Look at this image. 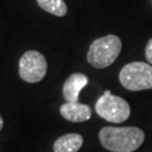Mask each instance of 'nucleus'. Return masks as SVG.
<instances>
[{
	"mask_svg": "<svg viewBox=\"0 0 152 152\" xmlns=\"http://www.w3.org/2000/svg\"><path fill=\"white\" fill-rule=\"evenodd\" d=\"M88 78L87 76L82 73H73L65 80L62 94L63 97L68 103H78L79 94L82 90V88L87 86Z\"/></svg>",
	"mask_w": 152,
	"mask_h": 152,
	"instance_id": "obj_6",
	"label": "nucleus"
},
{
	"mask_svg": "<svg viewBox=\"0 0 152 152\" xmlns=\"http://www.w3.org/2000/svg\"><path fill=\"white\" fill-rule=\"evenodd\" d=\"M122 51V42L116 35L97 38L89 46L87 60L96 69H104L114 63Z\"/></svg>",
	"mask_w": 152,
	"mask_h": 152,
	"instance_id": "obj_2",
	"label": "nucleus"
},
{
	"mask_svg": "<svg viewBox=\"0 0 152 152\" xmlns=\"http://www.w3.org/2000/svg\"><path fill=\"white\" fill-rule=\"evenodd\" d=\"M2 127H4V120H2V117L0 115V131L2 130Z\"/></svg>",
	"mask_w": 152,
	"mask_h": 152,
	"instance_id": "obj_11",
	"label": "nucleus"
},
{
	"mask_svg": "<svg viewBox=\"0 0 152 152\" xmlns=\"http://www.w3.org/2000/svg\"><path fill=\"white\" fill-rule=\"evenodd\" d=\"M83 139L78 133H69L60 136L53 144L54 152H78L82 147Z\"/></svg>",
	"mask_w": 152,
	"mask_h": 152,
	"instance_id": "obj_8",
	"label": "nucleus"
},
{
	"mask_svg": "<svg viewBox=\"0 0 152 152\" xmlns=\"http://www.w3.org/2000/svg\"><path fill=\"white\" fill-rule=\"evenodd\" d=\"M48 71L45 56L38 51L31 50L25 52L19 60V77L28 83H36L43 79Z\"/></svg>",
	"mask_w": 152,
	"mask_h": 152,
	"instance_id": "obj_5",
	"label": "nucleus"
},
{
	"mask_svg": "<svg viewBox=\"0 0 152 152\" xmlns=\"http://www.w3.org/2000/svg\"><path fill=\"white\" fill-rule=\"evenodd\" d=\"M145 59L152 65V38L148 42L147 46H145Z\"/></svg>",
	"mask_w": 152,
	"mask_h": 152,
	"instance_id": "obj_10",
	"label": "nucleus"
},
{
	"mask_svg": "<svg viewBox=\"0 0 152 152\" xmlns=\"http://www.w3.org/2000/svg\"><path fill=\"white\" fill-rule=\"evenodd\" d=\"M99 141L112 152H133L142 145L144 133L141 129L133 126H106L99 132Z\"/></svg>",
	"mask_w": 152,
	"mask_h": 152,
	"instance_id": "obj_1",
	"label": "nucleus"
},
{
	"mask_svg": "<svg viewBox=\"0 0 152 152\" xmlns=\"http://www.w3.org/2000/svg\"><path fill=\"white\" fill-rule=\"evenodd\" d=\"M95 109L98 116L112 123H122L131 115L129 103L123 98L112 95L109 90H106L102 97L98 98Z\"/></svg>",
	"mask_w": 152,
	"mask_h": 152,
	"instance_id": "obj_4",
	"label": "nucleus"
},
{
	"mask_svg": "<svg viewBox=\"0 0 152 152\" xmlns=\"http://www.w3.org/2000/svg\"><path fill=\"white\" fill-rule=\"evenodd\" d=\"M60 113L69 122L80 123L86 122L91 117V108L80 103H65L60 107Z\"/></svg>",
	"mask_w": 152,
	"mask_h": 152,
	"instance_id": "obj_7",
	"label": "nucleus"
},
{
	"mask_svg": "<svg viewBox=\"0 0 152 152\" xmlns=\"http://www.w3.org/2000/svg\"><path fill=\"white\" fill-rule=\"evenodd\" d=\"M120 81L131 91L152 89V65L145 62H131L122 68Z\"/></svg>",
	"mask_w": 152,
	"mask_h": 152,
	"instance_id": "obj_3",
	"label": "nucleus"
},
{
	"mask_svg": "<svg viewBox=\"0 0 152 152\" xmlns=\"http://www.w3.org/2000/svg\"><path fill=\"white\" fill-rule=\"evenodd\" d=\"M44 11L54 16L63 17L68 12V7L63 0H36Z\"/></svg>",
	"mask_w": 152,
	"mask_h": 152,
	"instance_id": "obj_9",
	"label": "nucleus"
}]
</instances>
